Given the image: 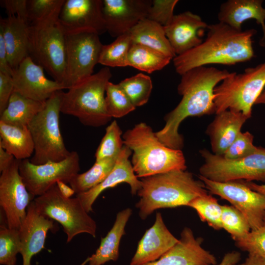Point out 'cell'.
<instances>
[{
	"label": "cell",
	"mask_w": 265,
	"mask_h": 265,
	"mask_svg": "<svg viewBox=\"0 0 265 265\" xmlns=\"http://www.w3.org/2000/svg\"><path fill=\"white\" fill-rule=\"evenodd\" d=\"M231 73L203 66L182 75L177 89L182 98L177 106L165 116L163 128L155 132L159 140L169 148L181 150L184 139L178 131L181 123L188 117L215 113L214 89Z\"/></svg>",
	"instance_id": "1"
},
{
	"label": "cell",
	"mask_w": 265,
	"mask_h": 265,
	"mask_svg": "<svg viewBox=\"0 0 265 265\" xmlns=\"http://www.w3.org/2000/svg\"><path fill=\"white\" fill-rule=\"evenodd\" d=\"M204 41L173 59L175 69L181 76L195 67L214 64L234 65L255 56V29L238 31L220 22L208 25Z\"/></svg>",
	"instance_id": "2"
},
{
	"label": "cell",
	"mask_w": 265,
	"mask_h": 265,
	"mask_svg": "<svg viewBox=\"0 0 265 265\" xmlns=\"http://www.w3.org/2000/svg\"><path fill=\"white\" fill-rule=\"evenodd\" d=\"M141 182L137 193L140 199L135 207L142 220L158 209L187 206L194 199L208 194L203 183L186 170H172L142 178Z\"/></svg>",
	"instance_id": "3"
},
{
	"label": "cell",
	"mask_w": 265,
	"mask_h": 265,
	"mask_svg": "<svg viewBox=\"0 0 265 265\" xmlns=\"http://www.w3.org/2000/svg\"><path fill=\"white\" fill-rule=\"evenodd\" d=\"M122 138L124 145L133 151L131 163L138 178L186 169L182 150L165 146L145 123L126 131Z\"/></svg>",
	"instance_id": "4"
},
{
	"label": "cell",
	"mask_w": 265,
	"mask_h": 265,
	"mask_svg": "<svg viewBox=\"0 0 265 265\" xmlns=\"http://www.w3.org/2000/svg\"><path fill=\"white\" fill-rule=\"evenodd\" d=\"M112 74L107 67L62 92L61 113L77 118L83 125L99 127L111 117L106 106V89Z\"/></svg>",
	"instance_id": "5"
},
{
	"label": "cell",
	"mask_w": 265,
	"mask_h": 265,
	"mask_svg": "<svg viewBox=\"0 0 265 265\" xmlns=\"http://www.w3.org/2000/svg\"><path fill=\"white\" fill-rule=\"evenodd\" d=\"M265 86V61L242 73L231 72L214 89L215 114L230 110L250 118L252 106Z\"/></svg>",
	"instance_id": "6"
},
{
	"label": "cell",
	"mask_w": 265,
	"mask_h": 265,
	"mask_svg": "<svg viewBox=\"0 0 265 265\" xmlns=\"http://www.w3.org/2000/svg\"><path fill=\"white\" fill-rule=\"evenodd\" d=\"M62 90L55 92L46 101L44 108L28 125L34 145L30 161L42 164L59 161L71 153L66 148L59 125Z\"/></svg>",
	"instance_id": "7"
},
{
	"label": "cell",
	"mask_w": 265,
	"mask_h": 265,
	"mask_svg": "<svg viewBox=\"0 0 265 265\" xmlns=\"http://www.w3.org/2000/svg\"><path fill=\"white\" fill-rule=\"evenodd\" d=\"M29 56L53 80L63 84L66 66L65 31L58 18L29 25Z\"/></svg>",
	"instance_id": "8"
},
{
	"label": "cell",
	"mask_w": 265,
	"mask_h": 265,
	"mask_svg": "<svg viewBox=\"0 0 265 265\" xmlns=\"http://www.w3.org/2000/svg\"><path fill=\"white\" fill-rule=\"evenodd\" d=\"M34 202L41 214L62 225L67 235V242L81 233L96 237L97 224L85 211L79 198L64 196L57 184L35 198Z\"/></svg>",
	"instance_id": "9"
},
{
	"label": "cell",
	"mask_w": 265,
	"mask_h": 265,
	"mask_svg": "<svg viewBox=\"0 0 265 265\" xmlns=\"http://www.w3.org/2000/svg\"><path fill=\"white\" fill-rule=\"evenodd\" d=\"M99 35L90 29L65 31L66 66L63 84L66 89L93 74L103 45Z\"/></svg>",
	"instance_id": "10"
},
{
	"label": "cell",
	"mask_w": 265,
	"mask_h": 265,
	"mask_svg": "<svg viewBox=\"0 0 265 265\" xmlns=\"http://www.w3.org/2000/svg\"><path fill=\"white\" fill-rule=\"evenodd\" d=\"M204 160L199 168L200 175L210 180L227 182L245 180L265 181V148L258 147L248 156L229 159L204 149L200 151Z\"/></svg>",
	"instance_id": "11"
},
{
	"label": "cell",
	"mask_w": 265,
	"mask_h": 265,
	"mask_svg": "<svg viewBox=\"0 0 265 265\" xmlns=\"http://www.w3.org/2000/svg\"><path fill=\"white\" fill-rule=\"evenodd\" d=\"M80 170V157L76 151H71L68 157L59 161L34 164L26 159L20 160L19 164L20 174L27 189L37 197L58 182L69 183Z\"/></svg>",
	"instance_id": "12"
},
{
	"label": "cell",
	"mask_w": 265,
	"mask_h": 265,
	"mask_svg": "<svg viewBox=\"0 0 265 265\" xmlns=\"http://www.w3.org/2000/svg\"><path fill=\"white\" fill-rule=\"evenodd\" d=\"M206 189L230 202L248 220L251 230L265 222V197L250 188L245 182L213 181L199 175Z\"/></svg>",
	"instance_id": "13"
},
{
	"label": "cell",
	"mask_w": 265,
	"mask_h": 265,
	"mask_svg": "<svg viewBox=\"0 0 265 265\" xmlns=\"http://www.w3.org/2000/svg\"><path fill=\"white\" fill-rule=\"evenodd\" d=\"M20 162L14 159L0 176V206L7 226L19 230L26 217L28 206L35 197L28 191L23 181Z\"/></svg>",
	"instance_id": "14"
},
{
	"label": "cell",
	"mask_w": 265,
	"mask_h": 265,
	"mask_svg": "<svg viewBox=\"0 0 265 265\" xmlns=\"http://www.w3.org/2000/svg\"><path fill=\"white\" fill-rule=\"evenodd\" d=\"M43 68L30 56L13 70L14 91L28 98L45 102L56 91L65 89L63 84L48 79Z\"/></svg>",
	"instance_id": "15"
},
{
	"label": "cell",
	"mask_w": 265,
	"mask_h": 265,
	"mask_svg": "<svg viewBox=\"0 0 265 265\" xmlns=\"http://www.w3.org/2000/svg\"><path fill=\"white\" fill-rule=\"evenodd\" d=\"M151 0H103L106 31L117 38L147 19Z\"/></svg>",
	"instance_id": "16"
},
{
	"label": "cell",
	"mask_w": 265,
	"mask_h": 265,
	"mask_svg": "<svg viewBox=\"0 0 265 265\" xmlns=\"http://www.w3.org/2000/svg\"><path fill=\"white\" fill-rule=\"evenodd\" d=\"M102 0H65L58 21L65 31L90 29L106 32Z\"/></svg>",
	"instance_id": "17"
},
{
	"label": "cell",
	"mask_w": 265,
	"mask_h": 265,
	"mask_svg": "<svg viewBox=\"0 0 265 265\" xmlns=\"http://www.w3.org/2000/svg\"><path fill=\"white\" fill-rule=\"evenodd\" d=\"M191 229L185 227L178 242L159 260L142 265H216L214 255L202 246Z\"/></svg>",
	"instance_id": "18"
},
{
	"label": "cell",
	"mask_w": 265,
	"mask_h": 265,
	"mask_svg": "<svg viewBox=\"0 0 265 265\" xmlns=\"http://www.w3.org/2000/svg\"><path fill=\"white\" fill-rule=\"evenodd\" d=\"M132 152L130 148L124 145L116 159L113 169L107 177L93 188L77 194L76 197L79 198L88 213L93 211L92 206L94 202L103 191L121 183L129 184L132 194L137 193L141 187V182L134 173L129 159Z\"/></svg>",
	"instance_id": "19"
},
{
	"label": "cell",
	"mask_w": 265,
	"mask_h": 265,
	"mask_svg": "<svg viewBox=\"0 0 265 265\" xmlns=\"http://www.w3.org/2000/svg\"><path fill=\"white\" fill-rule=\"evenodd\" d=\"M55 229L53 220L41 214L32 201L27 207L26 217L19 229L22 265H31L32 258L44 248L48 231Z\"/></svg>",
	"instance_id": "20"
},
{
	"label": "cell",
	"mask_w": 265,
	"mask_h": 265,
	"mask_svg": "<svg viewBox=\"0 0 265 265\" xmlns=\"http://www.w3.org/2000/svg\"><path fill=\"white\" fill-rule=\"evenodd\" d=\"M208 26L198 15L186 11L174 15L164 28L172 48L176 55H179L203 42L202 35Z\"/></svg>",
	"instance_id": "21"
},
{
	"label": "cell",
	"mask_w": 265,
	"mask_h": 265,
	"mask_svg": "<svg viewBox=\"0 0 265 265\" xmlns=\"http://www.w3.org/2000/svg\"><path fill=\"white\" fill-rule=\"evenodd\" d=\"M178 241L167 229L161 213L158 212L154 224L138 242L130 265H142L157 261Z\"/></svg>",
	"instance_id": "22"
},
{
	"label": "cell",
	"mask_w": 265,
	"mask_h": 265,
	"mask_svg": "<svg viewBox=\"0 0 265 265\" xmlns=\"http://www.w3.org/2000/svg\"><path fill=\"white\" fill-rule=\"evenodd\" d=\"M2 34L9 64L13 70L29 56V24L16 16L0 18Z\"/></svg>",
	"instance_id": "23"
},
{
	"label": "cell",
	"mask_w": 265,
	"mask_h": 265,
	"mask_svg": "<svg viewBox=\"0 0 265 265\" xmlns=\"http://www.w3.org/2000/svg\"><path fill=\"white\" fill-rule=\"evenodd\" d=\"M248 119L242 112L230 110L216 113L206 132L210 138L212 153L222 156L240 133Z\"/></svg>",
	"instance_id": "24"
},
{
	"label": "cell",
	"mask_w": 265,
	"mask_h": 265,
	"mask_svg": "<svg viewBox=\"0 0 265 265\" xmlns=\"http://www.w3.org/2000/svg\"><path fill=\"white\" fill-rule=\"evenodd\" d=\"M262 0H228L221 4L218 13L219 22L224 23L238 31L242 30L243 23L249 19H255L261 25L263 36L260 41L265 46V8Z\"/></svg>",
	"instance_id": "25"
},
{
	"label": "cell",
	"mask_w": 265,
	"mask_h": 265,
	"mask_svg": "<svg viewBox=\"0 0 265 265\" xmlns=\"http://www.w3.org/2000/svg\"><path fill=\"white\" fill-rule=\"evenodd\" d=\"M132 214V210L129 208L117 214L112 227L106 237L101 238L95 253L89 257L88 265H104L110 261L118 260L120 241L125 234V227Z\"/></svg>",
	"instance_id": "26"
},
{
	"label": "cell",
	"mask_w": 265,
	"mask_h": 265,
	"mask_svg": "<svg viewBox=\"0 0 265 265\" xmlns=\"http://www.w3.org/2000/svg\"><path fill=\"white\" fill-rule=\"evenodd\" d=\"M0 146L19 160L34 153V145L28 126H18L0 121Z\"/></svg>",
	"instance_id": "27"
},
{
	"label": "cell",
	"mask_w": 265,
	"mask_h": 265,
	"mask_svg": "<svg viewBox=\"0 0 265 265\" xmlns=\"http://www.w3.org/2000/svg\"><path fill=\"white\" fill-rule=\"evenodd\" d=\"M128 32L132 43L141 44L157 50L171 59L176 56L166 36L164 27L155 22L145 19Z\"/></svg>",
	"instance_id": "28"
},
{
	"label": "cell",
	"mask_w": 265,
	"mask_h": 265,
	"mask_svg": "<svg viewBox=\"0 0 265 265\" xmlns=\"http://www.w3.org/2000/svg\"><path fill=\"white\" fill-rule=\"evenodd\" d=\"M45 103L28 98L14 91L6 108L0 114V121L14 126H28L44 108Z\"/></svg>",
	"instance_id": "29"
},
{
	"label": "cell",
	"mask_w": 265,
	"mask_h": 265,
	"mask_svg": "<svg viewBox=\"0 0 265 265\" xmlns=\"http://www.w3.org/2000/svg\"><path fill=\"white\" fill-rule=\"evenodd\" d=\"M171 60L170 57L157 50L132 43L128 55V66L152 73L163 68Z\"/></svg>",
	"instance_id": "30"
},
{
	"label": "cell",
	"mask_w": 265,
	"mask_h": 265,
	"mask_svg": "<svg viewBox=\"0 0 265 265\" xmlns=\"http://www.w3.org/2000/svg\"><path fill=\"white\" fill-rule=\"evenodd\" d=\"M117 158L96 160L88 170L76 175L69 183L75 193L87 191L102 182L113 169Z\"/></svg>",
	"instance_id": "31"
},
{
	"label": "cell",
	"mask_w": 265,
	"mask_h": 265,
	"mask_svg": "<svg viewBox=\"0 0 265 265\" xmlns=\"http://www.w3.org/2000/svg\"><path fill=\"white\" fill-rule=\"evenodd\" d=\"M132 44L129 32L116 38L111 43L103 45L99 63L106 67H126L128 66V55Z\"/></svg>",
	"instance_id": "32"
},
{
	"label": "cell",
	"mask_w": 265,
	"mask_h": 265,
	"mask_svg": "<svg viewBox=\"0 0 265 265\" xmlns=\"http://www.w3.org/2000/svg\"><path fill=\"white\" fill-rule=\"evenodd\" d=\"M119 84L135 107L147 103L153 88L150 77L142 73L127 78Z\"/></svg>",
	"instance_id": "33"
},
{
	"label": "cell",
	"mask_w": 265,
	"mask_h": 265,
	"mask_svg": "<svg viewBox=\"0 0 265 265\" xmlns=\"http://www.w3.org/2000/svg\"><path fill=\"white\" fill-rule=\"evenodd\" d=\"M105 102L106 110L112 118H121L135 109L119 84L109 81L106 89Z\"/></svg>",
	"instance_id": "34"
},
{
	"label": "cell",
	"mask_w": 265,
	"mask_h": 265,
	"mask_svg": "<svg viewBox=\"0 0 265 265\" xmlns=\"http://www.w3.org/2000/svg\"><path fill=\"white\" fill-rule=\"evenodd\" d=\"M197 212L200 219L215 230L222 229V205L211 195L206 194L191 201L188 205Z\"/></svg>",
	"instance_id": "35"
},
{
	"label": "cell",
	"mask_w": 265,
	"mask_h": 265,
	"mask_svg": "<svg viewBox=\"0 0 265 265\" xmlns=\"http://www.w3.org/2000/svg\"><path fill=\"white\" fill-rule=\"evenodd\" d=\"M122 131L116 121H113L106 128V133L96 150V160L117 158L122 150Z\"/></svg>",
	"instance_id": "36"
},
{
	"label": "cell",
	"mask_w": 265,
	"mask_h": 265,
	"mask_svg": "<svg viewBox=\"0 0 265 265\" xmlns=\"http://www.w3.org/2000/svg\"><path fill=\"white\" fill-rule=\"evenodd\" d=\"M21 251L20 230L4 225L0 226V264L15 265L16 256Z\"/></svg>",
	"instance_id": "37"
},
{
	"label": "cell",
	"mask_w": 265,
	"mask_h": 265,
	"mask_svg": "<svg viewBox=\"0 0 265 265\" xmlns=\"http://www.w3.org/2000/svg\"><path fill=\"white\" fill-rule=\"evenodd\" d=\"M221 222L222 228L229 233L235 241L242 238L251 231L246 217L232 206H222Z\"/></svg>",
	"instance_id": "38"
},
{
	"label": "cell",
	"mask_w": 265,
	"mask_h": 265,
	"mask_svg": "<svg viewBox=\"0 0 265 265\" xmlns=\"http://www.w3.org/2000/svg\"><path fill=\"white\" fill-rule=\"evenodd\" d=\"M65 0H27L29 25L58 18Z\"/></svg>",
	"instance_id": "39"
},
{
	"label": "cell",
	"mask_w": 265,
	"mask_h": 265,
	"mask_svg": "<svg viewBox=\"0 0 265 265\" xmlns=\"http://www.w3.org/2000/svg\"><path fill=\"white\" fill-rule=\"evenodd\" d=\"M253 135L249 132H240L222 156L227 159H235L253 154L258 147L253 144Z\"/></svg>",
	"instance_id": "40"
},
{
	"label": "cell",
	"mask_w": 265,
	"mask_h": 265,
	"mask_svg": "<svg viewBox=\"0 0 265 265\" xmlns=\"http://www.w3.org/2000/svg\"><path fill=\"white\" fill-rule=\"evenodd\" d=\"M236 244L248 254H256L265 258V222L262 226L251 230L244 238L236 241Z\"/></svg>",
	"instance_id": "41"
},
{
	"label": "cell",
	"mask_w": 265,
	"mask_h": 265,
	"mask_svg": "<svg viewBox=\"0 0 265 265\" xmlns=\"http://www.w3.org/2000/svg\"><path fill=\"white\" fill-rule=\"evenodd\" d=\"M178 1V0H153L147 19L166 26L174 16V9Z\"/></svg>",
	"instance_id": "42"
},
{
	"label": "cell",
	"mask_w": 265,
	"mask_h": 265,
	"mask_svg": "<svg viewBox=\"0 0 265 265\" xmlns=\"http://www.w3.org/2000/svg\"><path fill=\"white\" fill-rule=\"evenodd\" d=\"M0 1L8 16H16L28 23L27 0H2Z\"/></svg>",
	"instance_id": "43"
},
{
	"label": "cell",
	"mask_w": 265,
	"mask_h": 265,
	"mask_svg": "<svg viewBox=\"0 0 265 265\" xmlns=\"http://www.w3.org/2000/svg\"><path fill=\"white\" fill-rule=\"evenodd\" d=\"M14 88L12 76L0 72V114L6 108Z\"/></svg>",
	"instance_id": "44"
},
{
	"label": "cell",
	"mask_w": 265,
	"mask_h": 265,
	"mask_svg": "<svg viewBox=\"0 0 265 265\" xmlns=\"http://www.w3.org/2000/svg\"><path fill=\"white\" fill-rule=\"evenodd\" d=\"M0 72L7 74L11 76L13 70L10 67L8 59L7 53L5 47L4 39L0 32Z\"/></svg>",
	"instance_id": "45"
},
{
	"label": "cell",
	"mask_w": 265,
	"mask_h": 265,
	"mask_svg": "<svg viewBox=\"0 0 265 265\" xmlns=\"http://www.w3.org/2000/svg\"><path fill=\"white\" fill-rule=\"evenodd\" d=\"M240 260V254L237 251H233L226 254L220 263L217 265H237Z\"/></svg>",
	"instance_id": "46"
},
{
	"label": "cell",
	"mask_w": 265,
	"mask_h": 265,
	"mask_svg": "<svg viewBox=\"0 0 265 265\" xmlns=\"http://www.w3.org/2000/svg\"><path fill=\"white\" fill-rule=\"evenodd\" d=\"M14 157L0 146V171L1 172L13 161Z\"/></svg>",
	"instance_id": "47"
},
{
	"label": "cell",
	"mask_w": 265,
	"mask_h": 265,
	"mask_svg": "<svg viewBox=\"0 0 265 265\" xmlns=\"http://www.w3.org/2000/svg\"><path fill=\"white\" fill-rule=\"evenodd\" d=\"M237 265H265V258L256 254H248L245 261Z\"/></svg>",
	"instance_id": "48"
},
{
	"label": "cell",
	"mask_w": 265,
	"mask_h": 265,
	"mask_svg": "<svg viewBox=\"0 0 265 265\" xmlns=\"http://www.w3.org/2000/svg\"><path fill=\"white\" fill-rule=\"evenodd\" d=\"M56 184L61 193L66 197L71 198V196L75 193L71 186L69 187L63 182H58Z\"/></svg>",
	"instance_id": "49"
},
{
	"label": "cell",
	"mask_w": 265,
	"mask_h": 265,
	"mask_svg": "<svg viewBox=\"0 0 265 265\" xmlns=\"http://www.w3.org/2000/svg\"><path fill=\"white\" fill-rule=\"evenodd\" d=\"M245 183L252 189L262 194L265 197V184L258 185L251 182H245Z\"/></svg>",
	"instance_id": "50"
},
{
	"label": "cell",
	"mask_w": 265,
	"mask_h": 265,
	"mask_svg": "<svg viewBox=\"0 0 265 265\" xmlns=\"http://www.w3.org/2000/svg\"><path fill=\"white\" fill-rule=\"evenodd\" d=\"M265 104V90H263L261 94L256 100L255 105Z\"/></svg>",
	"instance_id": "51"
},
{
	"label": "cell",
	"mask_w": 265,
	"mask_h": 265,
	"mask_svg": "<svg viewBox=\"0 0 265 265\" xmlns=\"http://www.w3.org/2000/svg\"><path fill=\"white\" fill-rule=\"evenodd\" d=\"M89 261V257H88L83 263H82L80 265H85L88 263Z\"/></svg>",
	"instance_id": "52"
}]
</instances>
